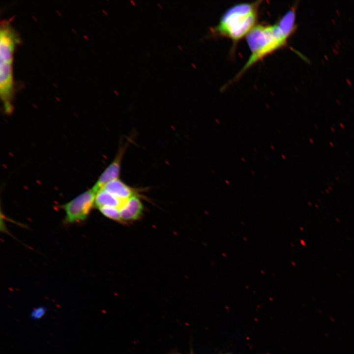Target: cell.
<instances>
[{
    "label": "cell",
    "instance_id": "cell-1",
    "mask_svg": "<svg viewBox=\"0 0 354 354\" xmlns=\"http://www.w3.org/2000/svg\"><path fill=\"white\" fill-rule=\"evenodd\" d=\"M295 11L293 7L273 25L257 24L246 36L251 54L243 67L236 75L238 80L248 69L268 55L287 45L295 31Z\"/></svg>",
    "mask_w": 354,
    "mask_h": 354
},
{
    "label": "cell",
    "instance_id": "cell-2",
    "mask_svg": "<svg viewBox=\"0 0 354 354\" xmlns=\"http://www.w3.org/2000/svg\"><path fill=\"white\" fill-rule=\"evenodd\" d=\"M262 1L240 3L228 9L219 23L211 28L212 35L227 38L236 43L257 25Z\"/></svg>",
    "mask_w": 354,
    "mask_h": 354
},
{
    "label": "cell",
    "instance_id": "cell-3",
    "mask_svg": "<svg viewBox=\"0 0 354 354\" xmlns=\"http://www.w3.org/2000/svg\"><path fill=\"white\" fill-rule=\"evenodd\" d=\"M19 37L10 23L2 21L0 29V95L5 110H12L13 96V56Z\"/></svg>",
    "mask_w": 354,
    "mask_h": 354
},
{
    "label": "cell",
    "instance_id": "cell-4",
    "mask_svg": "<svg viewBox=\"0 0 354 354\" xmlns=\"http://www.w3.org/2000/svg\"><path fill=\"white\" fill-rule=\"evenodd\" d=\"M96 195V193L91 188L63 205L65 222L71 223L85 220L94 206Z\"/></svg>",
    "mask_w": 354,
    "mask_h": 354
},
{
    "label": "cell",
    "instance_id": "cell-5",
    "mask_svg": "<svg viewBox=\"0 0 354 354\" xmlns=\"http://www.w3.org/2000/svg\"><path fill=\"white\" fill-rule=\"evenodd\" d=\"M125 148H121L118 153L100 176L98 180L91 188L96 193L101 189L109 181L118 178L119 177L121 160Z\"/></svg>",
    "mask_w": 354,
    "mask_h": 354
},
{
    "label": "cell",
    "instance_id": "cell-6",
    "mask_svg": "<svg viewBox=\"0 0 354 354\" xmlns=\"http://www.w3.org/2000/svg\"><path fill=\"white\" fill-rule=\"evenodd\" d=\"M144 207L140 199L134 195L124 202L119 208L121 222H130L139 219Z\"/></svg>",
    "mask_w": 354,
    "mask_h": 354
},
{
    "label": "cell",
    "instance_id": "cell-7",
    "mask_svg": "<svg viewBox=\"0 0 354 354\" xmlns=\"http://www.w3.org/2000/svg\"><path fill=\"white\" fill-rule=\"evenodd\" d=\"M102 189L123 201L135 195L134 190L118 178L109 181Z\"/></svg>",
    "mask_w": 354,
    "mask_h": 354
},
{
    "label": "cell",
    "instance_id": "cell-8",
    "mask_svg": "<svg viewBox=\"0 0 354 354\" xmlns=\"http://www.w3.org/2000/svg\"><path fill=\"white\" fill-rule=\"evenodd\" d=\"M124 202L101 189L96 193L94 205L98 208L103 206H110L119 209Z\"/></svg>",
    "mask_w": 354,
    "mask_h": 354
},
{
    "label": "cell",
    "instance_id": "cell-9",
    "mask_svg": "<svg viewBox=\"0 0 354 354\" xmlns=\"http://www.w3.org/2000/svg\"><path fill=\"white\" fill-rule=\"evenodd\" d=\"M101 213L106 217L118 222H121L119 209L114 207L103 206L98 208Z\"/></svg>",
    "mask_w": 354,
    "mask_h": 354
},
{
    "label": "cell",
    "instance_id": "cell-10",
    "mask_svg": "<svg viewBox=\"0 0 354 354\" xmlns=\"http://www.w3.org/2000/svg\"><path fill=\"white\" fill-rule=\"evenodd\" d=\"M46 310V308L43 306L35 307L31 310L30 317L33 320H38L45 315Z\"/></svg>",
    "mask_w": 354,
    "mask_h": 354
},
{
    "label": "cell",
    "instance_id": "cell-11",
    "mask_svg": "<svg viewBox=\"0 0 354 354\" xmlns=\"http://www.w3.org/2000/svg\"></svg>",
    "mask_w": 354,
    "mask_h": 354
}]
</instances>
